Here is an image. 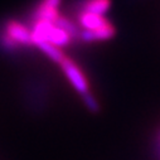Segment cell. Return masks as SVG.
<instances>
[{
	"label": "cell",
	"mask_w": 160,
	"mask_h": 160,
	"mask_svg": "<svg viewBox=\"0 0 160 160\" xmlns=\"http://www.w3.org/2000/svg\"><path fill=\"white\" fill-rule=\"evenodd\" d=\"M59 64H61V68L64 72L66 77L68 78V81L71 82L73 88L79 95L82 96V95H86L90 92V86H88V81H87L86 76L73 61L64 57V59Z\"/></svg>",
	"instance_id": "obj_1"
},
{
	"label": "cell",
	"mask_w": 160,
	"mask_h": 160,
	"mask_svg": "<svg viewBox=\"0 0 160 160\" xmlns=\"http://www.w3.org/2000/svg\"><path fill=\"white\" fill-rule=\"evenodd\" d=\"M5 35L18 46H33L30 30L19 22H8L5 25Z\"/></svg>",
	"instance_id": "obj_2"
},
{
	"label": "cell",
	"mask_w": 160,
	"mask_h": 160,
	"mask_svg": "<svg viewBox=\"0 0 160 160\" xmlns=\"http://www.w3.org/2000/svg\"><path fill=\"white\" fill-rule=\"evenodd\" d=\"M116 33L115 27L111 23H107L106 25L95 29V30H82L79 32L78 37L82 39L86 43H91V42H96V41H107V39H111Z\"/></svg>",
	"instance_id": "obj_3"
},
{
	"label": "cell",
	"mask_w": 160,
	"mask_h": 160,
	"mask_svg": "<svg viewBox=\"0 0 160 160\" xmlns=\"http://www.w3.org/2000/svg\"><path fill=\"white\" fill-rule=\"evenodd\" d=\"M78 23L81 24V27H83L85 30H95V29H98V28L106 25L110 22L103 15L81 12L78 15Z\"/></svg>",
	"instance_id": "obj_4"
},
{
	"label": "cell",
	"mask_w": 160,
	"mask_h": 160,
	"mask_svg": "<svg viewBox=\"0 0 160 160\" xmlns=\"http://www.w3.org/2000/svg\"><path fill=\"white\" fill-rule=\"evenodd\" d=\"M71 35L69 34H67L64 30H62V29H59L58 27H53L52 28V30L49 32V34H48V37H47V39H46V42H48V43H51V44H53V46H56V47H63V46H67L69 42H71Z\"/></svg>",
	"instance_id": "obj_5"
},
{
	"label": "cell",
	"mask_w": 160,
	"mask_h": 160,
	"mask_svg": "<svg viewBox=\"0 0 160 160\" xmlns=\"http://www.w3.org/2000/svg\"><path fill=\"white\" fill-rule=\"evenodd\" d=\"M110 8H111V0H87L82 12L105 15L110 10Z\"/></svg>",
	"instance_id": "obj_6"
},
{
	"label": "cell",
	"mask_w": 160,
	"mask_h": 160,
	"mask_svg": "<svg viewBox=\"0 0 160 160\" xmlns=\"http://www.w3.org/2000/svg\"><path fill=\"white\" fill-rule=\"evenodd\" d=\"M35 46L41 49L48 58H51L56 63H61L64 59V54L62 53V51L58 47H56V46H53L48 42H41V43H38Z\"/></svg>",
	"instance_id": "obj_7"
},
{
	"label": "cell",
	"mask_w": 160,
	"mask_h": 160,
	"mask_svg": "<svg viewBox=\"0 0 160 160\" xmlns=\"http://www.w3.org/2000/svg\"><path fill=\"white\" fill-rule=\"evenodd\" d=\"M54 25H56V27H58L59 29L64 30L67 34H69V35H71V38L77 37V35L79 34V32H78V29H77L76 24H74L73 22H71L69 19L64 18V17H61V15H59V17H58V19L56 20Z\"/></svg>",
	"instance_id": "obj_8"
},
{
	"label": "cell",
	"mask_w": 160,
	"mask_h": 160,
	"mask_svg": "<svg viewBox=\"0 0 160 160\" xmlns=\"http://www.w3.org/2000/svg\"><path fill=\"white\" fill-rule=\"evenodd\" d=\"M82 101H83L85 106H86L90 111L97 112V111L100 110V103H98V101H97L96 97H95L93 95H91L90 92L86 93V95H82Z\"/></svg>",
	"instance_id": "obj_9"
},
{
	"label": "cell",
	"mask_w": 160,
	"mask_h": 160,
	"mask_svg": "<svg viewBox=\"0 0 160 160\" xmlns=\"http://www.w3.org/2000/svg\"><path fill=\"white\" fill-rule=\"evenodd\" d=\"M62 0H42V5L47 7V8H52V9H58L59 4Z\"/></svg>",
	"instance_id": "obj_10"
}]
</instances>
